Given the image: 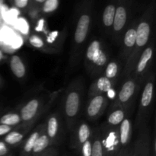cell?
<instances>
[{
    "label": "cell",
    "instance_id": "1",
    "mask_svg": "<svg viewBox=\"0 0 156 156\" xmlns=\"http://www.w3.org/2000/svg\"><path fill=\"white\" fill-rule=\"evenodd\" d=\"M93 4L92 1H85L76 8L68 73H71L78 66L86 49L92 24Z\"/></svg>",
    "mask_w": 156,
    "mask_h": 156
},
{
    "label": "cell",
    "instance_id": "2",
    "mask_svg": "<svg viewBox=\"0 0 156 156\" xmlns=\"http://www.w3.org/2000/svg\"><path fill=\"white\" fill-rule=\"evenodd\" d=\"M85 83L82 78H76L66 88L63 93L59 112L65 126L69 133L79 121V114L83 101Z\"/></svg>",
    "mask_w": 156,
    "mask_h": 156
},
{
    "label": "cell",
    "instance_id": "3",
    "mask_svg": "<svg viewBox=\"0 0 156 156\" xmlns=\"http://www.w3.org/2000/svg\"><path fill=\"white\" fill-rule=\"evenodd\" d=\"M154 12H155V5L153 2L152 5L148 7L141 18L138 19L135 47L129 56V59L124 64V67L120 74V79H123L124 78L132 75L140 55L149 44L152 26L153 23Z\"/></svg>",
    "mask_w": 156,
    "mask_h": 156
},
{
    "label": "cell",
    "instance_id": "4",
    "mask_svg": "<svg viewBox=\"0 0 156 156\" xmlns=\"http://www.w3.org/2000/svg\"><path fill=\"white\" fill-rule=\"evenodd\" d=\"M109 61V52L103 41L94 39L87 45L84 65L88 74L91 77L98 78L103 76Z\"/></svg>",
    "mask_w": 156,
    "mask_h": 156
},
{
    "label": "cell",
    "instance_id": "5",
    "mask_svg": "<svg viewBox=\"0 0 156 156\" xmlns=\"http://www.w3.org/2000/svg\"><path fill=\"white\" fill-rule=\"evenodd\" d=\"M155 74L149 71L145 79L144 82L140 91V104L138 111L136 117L134 126L136 129H138L142 125L148 123L153 108L154 89H155Z\"/></svg>",
    "mask_w": 156,
    "mask_h": 156
},
{
    "label": "cell",
    "instance_id": "6",
    "mask_svg": "<svg viewBox=\"0 0 156 156\" xmlns=\"http://www.w3.org/2000/svg\"><path fill=\"white\" fill-rule=\"evenodd\" d=\"M142 85L130 76L124 78L116 98L111 105L110 111L114 109H122L127 115L131 114L137 96L141 91Z\"/></svg>",
    "mask_w": 156,
    "mask_h": 156
},
{
    "label": "cell",
    "instance_id": "7",
    "mask_svg": "<svg viewBox=\"0 0 156 156\" xmlns=\"http://www.w3.org/2000/svg\"><path fill=\"white\" fill-rule=\"evenodd\" d=\"M53 99L54 98H51L47 104L42 97L34 98L26 102L21 107L18 113L21 117V123L14 127V129H24L30 132L33 125L47 111L50 105L53 101Z\"/></svg>",
    "mask_w": 156,
    "mask_h": 156
},
{
    "label": "cell",
    "instance_id": "8",
    "mask_svg": "<svg viewBox=\"0 0 156 156\" xmlns=\"http://www.w3.org/2000/svg\"><path fill=\"white\" fill-rule=\"evenodd\" d=\"M131 6L127 1H117L111 37L116 44H121L122 38L129 24Z\"/></svg>",
    "mask_w": 156,
    "mask_h": 156
},
{
    "label": "cell",
    "instance_id": "9",
    "mask_svg": "<svg viewBox=\"0 0 156 156\" xmlns=\"http://www.w3.org/2000/svg\"><path fill=\"white\" fill-rule=\"evenodd\" d=\"M103 156H117L120 149L119 126H110L105 122L100 126Z\"/></svg>",
    "mask_w": 156,
    "mask_h": 156
},
{
    "label": "cell",
    "instance_id": "10",
    "mask_svg": "<svg viewBox=\"0 0 156 156\" xmlns=\"http://www.w3.org/2000/svg\"><path fill=\"white\" fill-rule=\"evenodd\" d=\"M46 123V133L50 140L51 147H58L64 136L65 123L59 111H55L47 117Z\"/></svg>",
    "mask_w": 156,
    "mask_h": 156
},
{
    "label": "cell",
    "instance_id": "11",
    "mask_svg": "<svg viewBox=\"0 0 156 156\" xmlns=\"http://www.w3.org/2000/svg\"><path fill=\"white\" fill-rule=\"evenodd\" d=\"M154 53V43H149L140 55L130 77L133 78L140 85L143 86L146 76L150 71Z\"/></svg>",
    "mask_w": 156,
    "mask_h": 156
},
{
    "label": "cell",
    "instance_id": "12",
    "mask_svg": "<svg viewBox=\"0 0 156 156\" xmlns=\"http://www.w3.org/2000/svg\"><path fill=\"white\" fill-rule=\"evenodd\" d=\"M92 135V129L90 125L85 120L78 121L71 132L70 147L76 155L79 153L82 145Z\"/></svg>",
    "mask_w": 156,
    "mask_h": 156
},
{
    "label": "cell",
    "instance_id": "13",
    "mask_svg": "<svg viewBox=\"0 0 156 156\" xmlns=\"http://www.w3.org/2000/svg\"><path fill=\"white\" fill-rule=\"evenodd\" d=\"M136 139L133 143V156H150L151 136L148 123L137 129Z\"/></svg>",
    "mask_w": 156,
    "mask_h": 156
},
{
    "label": "cell",
    "instance_id": "14",
    "mask_svg": "<svg viewBox=\"0 0 156 156\" xmlns=\"http://www.w3.org/2000/svg\"><path fill=\"white\" fill-rule=\"evenodd\" d=\"M108 105V98L105 94H96L88 98L85 114L86 118L91 122L98 120Z\"/></svg>",
    "mask_w": 156,
    "mask_h": 156
},
{
    "label": "cell",
    "instance_id": "15",
    "mask_svg": "<svg viewBox=\"0 0 156 156\" xmlns=\"http://www.w3.org/2000/svg\"><path fill=\"white\" fill-rule=\"evenodd\" d=\"M138 20L132 21L129 23V26L126 28L123 38L121 41V50H120V60L126 63L129 56L132 53L136 44V27Z\"/></svg>",
    "mask_w": 156,
    "mask_h": 156
},
{
    "label": "cell",
    "instance_id": "16",
    "mask_svg": "<svg viewBox=\"0 0 156 156\" xmlns=\"http://www.w3.org/2000/svg\"><path fill=\"white\" fill-rule=\"evenodd\" d=\"M133 130V124L132 120L129 117V115L126 116V118L119 126V143H120L119 153L124 152L131 147L133 144L131 143Z\"/></svg>",
    "mask_w": 156,
    "mask_h": 156
},
{
    "label": "cell",
    "instance_id": "17",
    "mask_svg": "<svg viewBox=\"0 0 156 156\" xmlns=\"http://www.w3.org/2000/svg\"><path fill=\"white\" fill-rule=\"evenodd\" d=\"M46 128V123L45 121L41 123V124L37 125L34 128L33 131L30 133V135L24 139L23 143H21V150H20L19 156H30L31 151L33 149L34 143L36 140H37L38 137L40 136L42 131Z\"/></svg>",
    "mask_w": 156,
    "mask_h": 156
},
{
    "label": "cell",
    "instance_id": "18",
    "mask_svg": "<svg viewBox=\"0 0 156 156\" xmlns=\"http://www.w3.org/2000/svg\"><path fill=\"white\" fill-rule=\"evenodd\" d=\"M114 88L112 82L105 77L101 76L94 79L90 86L88 90V98L96 95V94H108V91Z\"/></svg>",
    "mask_w": 156,
    "mask_h": 156
},
{
    "label": "cell",
    "instance_id": "19",
    "mask_svg": "<svg viewBox=\"0 0 156 156\" xmlns=\"http://www.w3.org/2000/svg\"><path fill=\"white\" fill-rule=\"evenodd\" d=\"M116 5H117V2L108 3L105 6L103 14H102V27H103V30L105 31V34L108 35V37H111V35Z\"/></svg>",
    "mask_w": 156,
    "mask_h": 156
},
{
    "label": "cell",
    "instance_id": "20",
    "mask_svg": "<svg viewBox=\"0 0 156 156\" xmlns=\"http://www.w3.org/2000/svg\"><path fill=\"white\" fill-rule=\"evenodd\" d=\"M29 132L21 129H13V130L5 136L3 142L10 147H18L21 145Z\"/></svg>",
    "mask_w": 156,
    "mask_h": 156
},
{
    "label": "cell",
    "instance_id": "21",
    "mask_svg": "<svg viewBox=\"0 0 156 156\" xmlns=\"http://www.w3.org/2000/svg\"><path fill=\"white\" fill-rule=\"evenodd\" d=\"M10 69L15 78L18 79H24L27 74L26 66L22 59L18 55H12L9 59Z\"/></svg>",
    "mask_w": 156,
    "mask_h": 156
},
{
    "label": "cell",
    "instance_id": "22",
    "mask_svg": "<svg viewBox=\"0 0 156 156\" xmlns=\"http://www.w3.org/2000/svg\"><path fill=\"white\" fill-rule=\"evenodd\" d=\"M120 74H121V65L120 61L114 59V60L109 61L105 68L103 76L109 79L115 86L117 80L120 79Z\"/></svg>",
    "mask_w": 156,
    "mask_h": 156
},
{
    "label": "cell",
    "instance_id": "23",
    "mask_svg": "<svg viewBox=\"0 0 156 156\" xmlns=\"http://www.w3.org/2000/svg\"><path fill=\"white\" fill-rule=\"evenodd\" d=\"M50 146V140L46 133V128L42 131L40 136L36 140L30 156H37L47 150Z\"/></svg>",
    "mask_w": 156,
    "mask_h": 156
},
{
    "label": "cell",
    "instance_id": "24",
    "mask_svg": "<svg viewBox=\"0 0 156 156\" xmlns=\"http://www.w3.org/2000/svg\"><path fill=\"white\" fill-rule=\"evenodd\" d=\"M109 112L110 114L107 119L106 123L110 126H119L126 118V116H129L122 109H114Z\"/></svg>",
    "mask_w": 156,
    "mask_h": 156
},
{
    "label": "cell",
    "instance_id": "25",
    "mask_svg": "<svg viewBox=\"0 0 156 156\" xmlns=\"http://www.w3.org/2000/svg\"><path fill=\"white\" fill-rule=\"evenodd\" d=\"M91 156H103L101 143L100 127H96L92 130V145Z\"/></svg>",
    "mask_w": 156,
    "mask_h": 156
},
{
    "label": "cell",
    "instance_id": "26",
    "mask_svg": "<svg viewBox=\"0 0 156 156\" xmlns=\"http://www.w3.org/2000/svg\"><path fill=\"white\" fill-rule=\"evenodd\" d=\"M21 123V120L18 113H7L0 117V124L15 127Z\"/></svg>",
    "mask_w": 156,
    "mask_h": 156
},
{
    "label": "cell",
    "instance_id": "27",
    "mask_svg": "<svg viewBox=\"0 0 156 156\" xmlns=\"http://www.w3.org/2000/svg\"><path fill=\"white\" fill-rule=\"evenodd\" d=\"M28 44L34 48L46 52V45L44 38L40 35L33 34L28 37Z\"/></svg>",
    "mask_w": 156,
    "mask_h": 156
},
{
    "label": "cell",
    "instance_id": "28",
    "mask_svg": "<svg viewBox=\"0 0 156 156\" xmlns=\"http://www.w3.org/2000/svg\"><path fill=\"white\" fill-rule=\"evenodd\" d=\"M59 5V0H45L41 5V12L43 14H50L57 10Z\"/></svg>",
    "mask_w": 156,
    "mask_h": 156
},
{
    "label": "cell",
    "instance_id": "29",
    "mask_svg": "<svg viewBox=\"0 0 156 156\" xmlns=\"http://www.w3.org/2000/svg\"><path fill=\"white\" fill-rule=\"evenodd\" d=\"M91 145H92V135L82 145L79 153L77 154L76 156H91Z\"/></svg>",
    "mask_w": 156,
    "mask_h": 156
},
{
    "label": "cell",
    "instance_id": "30",
    "mask_svg": "<svg viewBox=\"0 0 156 156\" xmlns=\"http://www.w3.org/2000/svg\"><path fill=\"white\" fill-rule=\"evenodd\" d=\"M12 3L18 9H25L30 5L31 1H28V0H14Z\"/></svg>",
    "mask_w": 156,
    "mask_h": 156
},
{
    "label": "cell",
    "instance_id": "31",
    "mask_svg": "<svg viewBox=\"0 0 156 156\" xmlns=\"http://www.w3.org/2000/svg\"><path fill=\"white\" fill-rule=\"evenodd\" d=\"M59 149L58 147H50L37 156H59Z\"/></svg>",
    "mask_w": 156,
    "mask_h": 156
},
{
    "label": "cell",
    "instance_id": "32",
    "mask_svg": "<svg viewBox=\"0 0 156 156\" xmlns=\"http://www.w3.org/2000/svg\"><path fill=\"white\" fill-rule=\"evenodd\" d=\"M11 155L10 148L3 141H0V156H7Z\"/></svg>",
    "mask_w": 156,
    "mask_h": 156
},
{
    "label": "cell",
    "instance_id": "33",
    "mask_svg": "<svg viewBox=\"0 0 156 156\" xmlns=\"http://www.w3.org/2000/svg\"><path fill=\"white\" fill-rule=\"evenodd\" d=\"M46 26V21L44 20V18H38L37 23V25L35 27V30L37 32L43 31L44 30V27Z\"/></svg>",
    "mask_w": 156,
    "mask_h": 156
},
{
    "label": "cell",
    "instance_id": "34",
    "mask_svg": "<svg viewBox=\"0 0 156 156\" xmlns=\"http://www.w3.org/2000/svg\"><path fill=\"white\" fill-rule=\"evenodd\" d=\"M13 129L14 127H12V126L0 124V136H1L7 135L9 133H10L11 131L13 130Z\"/></svg>",
    "mask_w": 156,
    "mask_h": 156
},
{
    "label": "cell",
    "instance_id": "35",
    "mask_svg": "<svg viewBox=\"0 0 156 156\" xmlns=\"http://www.w3.org/2000/svg\"><path fill=\"white\" fill-rule=\"evenodd\" d=\"M117 156H133V144L131 146V147H129V149H126L124 152H122L120 153H119Z\"/></svg>",
    "mask_w": 156,
    "mask_h": 156
},
{
    "label": "cell",
    "instance_id": "36",
    "mask_svg": "<svg viewBox=\"0 0 156 156\" xmlns=\"http://www.w3.org/2000/svg\"><path fill=\"white\" fill-rule=\"evenodd\" d=\"M3 59H4V53H3V52L0 50V63H1V62L2 61Z\"/></svg>",
    "mask_w": 156,
    "mask_h": 156
},
{
    "label": "cell",
    "instance_id": "37",
    "mask_svg": "<svg viewBox=\"0 0 156 156\" xmlns=\"http://www.w3.org/2000/svg\"><path fill=\"white\" fill-rule=\"evenodd\" d=\"M2 84H3V81H2V79L1 78V76H0V88H1L2 86Z\"/></svg>",
    "mask_w": 156,
    "mask_h": 156
},
{
    "label": "cell",
    "instance_id": "38",
    "mask_svg": "<svg viewBox=\"0 0 156 156\" xmlns=\"http://www.w3.org/2000/svg\"><path fill=\"white\" fill-rule=\"evenodd\" d=\"M150 156H156V152H150Z\"/></svg>",
    "mask_w": 156,
    "mask_h": 156
},
{
    "label": "cell",
    "instance_id": "39",
    "mask_svg": "<svg viewBox=\"0 0 156 156\" xmlns=\"http://www.w3.org/2000/svg\"><path fill=\"white\" fill-rule=\"evenodd\" d=\"M2 112V108H0V115H1Z\"/></svg>",
    "mask_w": 156,
    "mask_h": 156
},
{
    "label": "cell",
    "instance_id": "40",
    "mask_svg": "<svg viewBox=\"0 0 156 156\" xmlns=\"http://www.w3.org/2000/svg\"><path fill=\"white\" fill-rule=\"evenodd\" d=\"M7 156H12V155H7Z\"/></svg>",
    "mask_w": 156,
    "mask_h": 156
}]
</instances>
